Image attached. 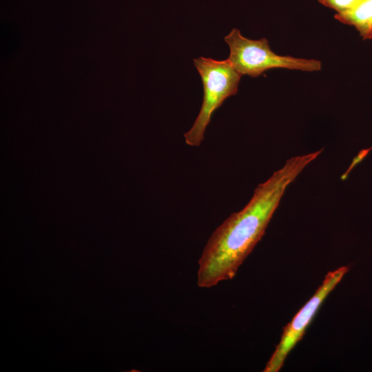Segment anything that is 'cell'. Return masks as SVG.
Wrapping results in <instances>:
<instances>
[{"instance_id": "4", "label": "cell", "mask_w": 372, "mask_h": 372, "mask_svg": "<svg viewBox=\"0 0 372 372\" xmlns=\"http://www.w3.org/2000/svg\"><path fill=\"white\" fill-rule=\"evenodd\" d=\"M349 270L348 266L329 271L313 296L298 311L284 327L280 342L267 362L263 371L277 372L293 347L303 338L307 328L313 320L322 302Z\"/></svg>"}, {"instance_id": "2", "label": "cell", "mask_w": 372, "mask_h": 372, "mask_svg": "<svg viewBox=\"0 0 372 372\" xmlns=\"http://www.w3.org/2000/svg\"><path fill=\"white\" fill-rule=\"evenodd\" d=\"M193 61L201 77L204 94L198 115L184 136L187 145L198 146L215 110L226 99L237 94L242 75L227 59L217 61L201 56Z\"/></svg>"}, {"instance_id": "6", "label": "cell", "mask_w": 372, "mask_h": 372, "mask_svg": "<svg viewBox=\"0 0 372 372\" xmlns=\"http://www.w3.org/2000/svg\"><path fill=\"white\" fill-rule=\"evenodd\" d=\"M323 6L343 13L354 8L360 0H318Z\"/></svg>"}, {"instance_id": "3", "label": "cell", "mask_w": 372, "mask_h": 372, "mask_svg": "<svg viewBox=\"0 0 372 372\" xmlns=\"http://www.w3.org/2000/svg\"><path fill=\"white\" fill-rule=\"evenodd\" d=\"M224 40L230 51L227 60L241 75L257 77L273 68L313 72L322 67L321 62L316 59L278 55L271 50L266 38L249 39L236 28L225 36Z\"/></svg>"}, {"instance_id": "5", "label": "cell", "mask_w": 372, "mask_h": 372, "mask_svg": "<svg viewBox=\"0 0 372 372\" xmlns=\"http://www.w3.org/2000/svg\"><path fill=\"white\" fill-rule=\"evenodd\" d=\"M334 18L353 26L364 40L372 39V0H360L351 10L336 13Z\"/></svg>"}, {"instance_id": "1", "label": "cell", "mask_w": 372, "mask_h": 372, "mask_svg": "<svg viewBox=\"0 0 372 372\" xmlns=\"http://www.w3.org/2000/svg\"><path fill=\"white\" fill-rule=\"evenodd\" d=\"M322 152L293 156L254 190L248 203L231 214L209 238L198 260L197 285L209 288L231 280L260 240L287 187Z\"/></svg>"}]
</instances>
